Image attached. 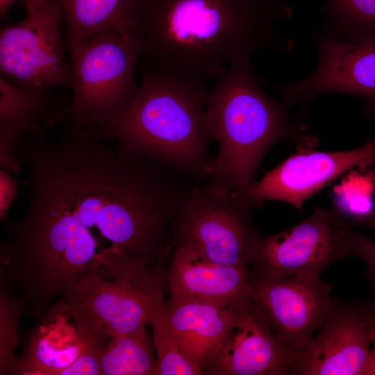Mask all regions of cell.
I'll list each match as a JSON object with an SVG mask.
<instances>
[{
  "label": "cell",
  "instance_id": "29",
  "mask_svg": "<svg viewBox=\"0 0 375 375\" xmlns=\"http://www.w3.org/2000/svg\"><path fill=\"white\" fill-rule=\"evenodd\" d=\"M274 4H276V5H284L283 2V0H267Z\"/></svg>",
  "mask_w": 375,
  "mask_h": 375
},
{
  "label": "cell",
  "instance_id": "22",
  "mask_svg": "<svg viewBox=\"0 0 375 375\" xmlns=\"http://www.w3.org/2000/svg\"><path fill=\"white\" fill-rule=\"evenodd\" d=\"M71 310L82 336L83 349L78 358L60 375H100L101 356L110 336L72 308Z\"/></svg>",
  "mask_w": 375,
  "mask_h": 375
},
{
  "label": "cell",
  "instance_id": "9",
  "mask_svg": "<svg viewBox=\"0 0 375 375\" xmlns=\"http://www.w3.org/2000/svg\"><path fill=\"white\" fill-rule=\"evenodd\" d=\"M374 301L331 299L323 322L293 358L290 374L366 375Z\"/></svg>",
  "mask_w": 375,
  "mask_h": 375
},
{
  "label": "cell",
  "instance_id": "8",
  "mask_svg": "<svg viewBox=\"0 0 375 375\" xmlns=\"http://www.w3.org/2000/svg\"><path fill=\"white\" fill-rule=\"evenodd\" d=\"M318 50L315 70L303 79L262 85L276 90L289 107L299 104L305 112L310 101L326 93L360 98L367 110H375V43H358L335 36L320 26L313 32Z\"/></svg>",
  "mask_w": 375,
  "mask_h": 375
},
{
  "label": "cell",
  "instance_id": "11",
  "mask_svg": "<svg viewBox=\"0 0 375 375\" xmlns=\"http://www.w3.org/2000/svg\"><path fill=\"white\" fill-rule=\"evenodd\" d=\"M251 299L262 310L279 341L294 356L320 328L333 284L320 278L270 277L250 270Z\"/></svg>",
  "mask_w": 375,
  "mask_h": 375
},
{
  "label": "cell",
  "instance_id": "21",
  "mask_svg": "<svg viewBox=\"0 0 375 375\" xmlns=\"http://www.w3.org/2000/svg\"><path fill=\"white\" fill-rule=\"evenodd\" d=\"M149 326L151 328L158 365V375H200V372L183 356L169 325L165 297L153 307Z\"/></svg>",
  "mask_w": 375,
  "mask_h": 375
},
{
  "label": "cell",
  "instance_id": "10",
  "mask_svg": "<svg viewBox=\"0 0 375 375\" xmlns=\"http://www.w3.org/2000/svg\"><path fill=\"white\" fill-rule=\"evenodd\" d=\"M298 149L242 195L252 206L278 201L301 210L312 195L354 168L375 167V140L350 150Z\"/></svg>",
  "mask_w": 375,
  "mask_h": 375
},
{
  "label": "cell",
  "instance_id": "16",
  "mask_svg": "<svg viewBox=\"0 0 375 375\" xmlns=\"http://www.w3.org/2000/svg\"><path fill=\"white\" fill-rule=\"evenodd\" d=\"M83 349L81 334L69 305L57 302L40 318L22 356L6 374L60 375Z\"/></svg>",
  "mask_w": 375,
  "mask_h": 375
},
{
  "label": "cell",
  "instance_id": "3",
  "mask_svg": "<svg viewBox=\"0 0 375 375\" xmlns=\"http://www.w3.org/2000/svg\"><path fill=\"white\" fill-rule=\"evenodd\" d=\"M208 92L205 83L144 74L132 101L109 124L86 133L114 140L127 151L164 161L205 181L212 160Z\"/></svg>",
  "mask_w": 375,
  "mask_h": 375
},
{
  "label": "cell",
  "instance_id": "26",
  "mask_svg": "<svg viewBox=\"0 0 375 375\" xmlns=\"http://www.w3.org/2000/svg\"><path fill=\"white\" fill-rule=\"evenodd\" d=\"M369 338L371 344L370 357L366 375H375V301L374 309L370 323Z\"/></svg>",
  "mask_w": 375,
  "mask_h": 375
},
{
  "label": "cell",
  "instance_id": "17",
  "mask_svg": "<svg viewBox=\"0 0 375 375\" xmlns=\"http://www.w3.org/2000/svg\"><path fill=\"white\" fill-rule=\"evenodd\" d=\"M70 101L65 96L36 97L0 78V157L14 158L18 141L24 132L43 124L53 126L62 121Z\"/></svg>",
  "mask_w": 375,
  "mask_h": 375
},
{
  "label": "cell",
  "instance_id": "13",
  "mask_svg": "<svg viewBox=\"0 0 375 375\" xmlns=\"http://www.w3.org/2000/svg\"><path fill=\"white\" fill-rule=\"evenodd\" d=\"M71 308L110 336L149 326L156 300L123 278L86 274L69 283L63 294Z\"/></svg>",
  "mask_w": 375,
  "mask_h": 375
},
{
  "label": "cell",
  "instance_id": "12",
  "mask_svg": "<svg viewBox=\"0 0 375 375\" xmlns=\"http://www.w3.org/2000/svg\"><path fill=\"white\" fill-rule=\"evenodd\" d=\"M232 306L233 323L205 374H290L294 354L279 341L251 298Z\"/></svg>",
  "mask_w": 375,
  "mask_h": 375
},
{
  "label": "cell",
  "instance_id": "14",
  "mask_svg": "<svg viewBox=\"0 0 375 375\" xmlns=\"http://www.w3.org/2000/svg\"><path fill=\"white\" fill-rule=\"evenodd\" d=\"M165 308L182 353L205 374L233 323L232 304L170 294Z\"/></svg>",
  "mask_w": 375,
  "mask_h": 375
},
{
  "label": "cell",
  "instance_id": "19",
  "mask_svg": "<svg viewBox=\"0 0 375 375\" xmlns=\"http://www.w3.org/2000/svg\"><path fill=\"white\" fill-rule=\"evenodd\" d=\"M147 326L110 336L100 361L101 375H158L153 336Z\"/></svg>",
  "mask_w": 375,
  "mask_h": 375
},
{
  "label": "cell",
  "instance_id": "30",
  "mask_svg": "<svg viewBox=\"0 0 375 375\" xmlns=\"http://www.w3.org/2000/svg\"><path fill=\"white\" fill-rule=\"evenodd\" d=\"M374 123H375V117H374Z\"/></svg>",
  "mask_w": 375,
  "mask_h": 375
},
{
  "label": "cell",
  "instance_id": "28",
  "mask_svg": "<svg viewBox=\"0 0 375 375\" xmlns=\"http://www.w3.org/2000/svg\"><path fill=\"white\" fill-rule=\"evenodd\" d=\"M44 0H24L26 10H31L39 6Z\"/></svg>",
  "mask_w": 375,
  "mask_h": 375
},
{
  "label": "cell",
  "instance_id": "18",
  "mask_svg": "<svg viewBox=\"0 0 375 375\" xmlns=\"http://www.w3.org/2000/svg\"><path fill=\"white\" fill-rule=\"evenodd\" d=\"M62 12L67 48L115 31L133 38L142 0H56Z\"/></svg>",
  "mask_w": 375,
  "mask_h": 375
},
{
  "label": "cell",
  "instance_id": "1",
  "mask_svg": "<svg viewBox=\"0 0 375 375\" xmlns=\"http://www.w3.org/2000/svg\"><path fill=\"white\" fill-rule=\"evenodd\" d=\"M292 15L267 0H142L133 31L144 74L205 83L229 66L294 41L274 25Z\"/></svg>",
  "mask_w": 375,
  "mask_h": 375
},
{
  "label": "cell",
  "instance_id": "2",
  "mask_svg": "<svg viewBox=\"0 0 375 375\" xmlns=\"http://www.w3.org/2000/svg\"><path fill=\"white\" fill-rule=\"evenodd\" d=\"M217 79L208 92L206 115L219 153L206 181L243 195L256 181L260 164L273 145L281 141L298 149L317 145L306 124L290 117L288 105L260 88L250 61L229 66Z\"/></svg>",
  "mask_w": 375,
  "mask_h": 375
},
{
  "label": "cell",
  "instance_id": "6",
  "mask_svg": "<svg viewBox=\"0 0 375 375\" xmlns=\"http://www.w3.org/2000/svg\"><path fill=\"white\" fill-rule=\"evenodd\" d=\"M252 207L235 191L200 182L184 206L174 242L190 247L212 262L249 267L258 235L253 224Z\"/></svg>",
  "mask_w": 375,
  "mask_h": 375
},
{
  "label": "cell",
  "instance_id": "7",
  "mask_svg": "<svg viewBox=\"0 0 375 375\" xmlns=\"http://www.w3.org/2000/svg\"><path fill=\"white\" fill-rule=\"evenodd\" d=\"M349 223L333 208H317L297 225L269 235H258L249 265L270 277L320 278L321 273L347 256Z\"/></svg>",
  "mask_w": 375,
  "mask_h": 375
},
{
  "label": "cell",
  "instance_id": "25",
  "mask_svg": "<svg viewBox=\"0 0 375 375\" xmlns=\"http://www.w3.org/2000/svg\"><path fill=\"white\" fill-rule=\"evenodd\" d=\"M17 181L10 175L6 169L0 170V219L6 222L7 212L13 199L18 194Z\"/></svg>",
  "mask_w": 375,
  "mask_h": 375
},
{
  "label": "cell",
  "instance_id": "27",
  "mask_svg": "<svg viewBox=\"0 0 375 375\" xmlns=\"http://www.w3.org/2000/svg\"><path fill=\"white\" fill-rule=\"evenodd\" d=\"M17 0H0V15L3 19L8 14L12 4Z\"/></svg>",
  "mask_w": 375,
  "mask_h": 375
},
{
  "label": "cell",
  "instance_id": "15",
  "mask_svg": "<svg viewBox=\"0 0 375 375\" xmlns=\"http://www.w3.org/2000/svg\"><path fill=\"white\" fill-rule=\"evenodd\" d=\"M169 294L234 303L251 298L247 266H226L208 261L190 247L174 242L167 269Z\"/></svg>",
  "mask_w": 375,
  "mask_h": 375
},
{
  "label": "cell",
  "instance_id": "20",
  "mask_svg": "<svg viewBox=\"0 0 375 375\" xmlns=\"http://www.w3.org/2000/svg\"><path fill=\"white\" fill-rule=\"evenodd\" d=\"M327 32L358 43H375V0H324Z\"/></svg>",
  "mask_w": 375,
  "mask_h": 375
},
{
  "label": "cell",
  "instance_id": "5",
  "mask_svg": "<svg viewBox=\"0 0 375 375\" xmlns=\"http://www.w3.org/2000/svg\"><path fill=\"white\" fill-rule=\"evenodd\" d=\"M62 10L44 0L21 22L0 32L1 76L27 93L44 97L55 88L73 86L72 65L64 56Z\"/></svg>",
  "mask_w": 375,
  "mask_h": 375
},
{
  "label": "cell",
  "instance_id": "4",
  "mask_svg": "<svg viewBox=\"0 0 375 375\" xmlns=\"http://www.w3.org/2000/svg\"><path fill=\"white\" fill-rule=\"evenodd\" d=\"M68 49L73 95L60 125L92 133L113 120L138 93L133 72L139 44L107 31Z\"/></svg>",
  "mask_w": 375,
  "mask_h": 375
},
{
  "label": "cell",
  "instance_id": "24",
  "mask_svg": "<svg viewBox=\"0 0 375 375\" xmlns=\"http://www.w3.org/2000/svg\"><path fill=\"white\" fill-rule=\"evenodd\" d=\"M345 242L347 255L357 257L365 263V276L375 290V241L353 230L349 224Z\"/></svg>",
  "mask_w": 375,
  "mask_h": 375
},
{
  "label": "cell",
  "instance_id": "23",
  "mask_svg": "<svg viewBox=\"0 0 375 375\" xmlns=\"http://www.w3.org/2000/svg\"><path fill=\"white\" fill-rule=\"evenodd\" d=\"M22 314L20 300L1 290L0 374H6L16 359L15 351L19 343L17 326Z\"/></svg>",
  "mask_w": 375,
  "mask_h": 375
}]
</instances>
